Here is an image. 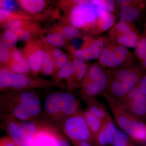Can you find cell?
<instances>
[{"label": "cell", "instance_id": "obj_19", "mask_svg": "<svg viewBox=\"0 0 146 146\" xmlns=\"http://www.w3.org/2000/svg\"><path fill=\"white\" fill-rule=\"evenodd\" d=\"M84 115L95 142V138L100 130L104 121L86 109L84 112Z\"/></svg>", "mask_w": 146, "mask_h": 146}, {"label": "cell", "instance_id": "obj_17", "mask_svg": "<svg viewBox=\"0 0 146 146\" xmlns=\"http://www.w3.org/2000/svg\"><path fill=\"white\" fill-rule=\"evenodd\" d=\"M96 8L98 19L94 31L95 34H99L106 31L113 25L115 17L114 14L107 11L98 7Z\"/></svg>", "mask_w": 146, "mask_h": 146}, {"label": "cell", "instance_id": "obj_12", "mask_svg": "<svg viewBox=\"0 0 146 146\" xmlns=\"http://www.w3.org/2000/svg\"><path fill=\"white\" fill-rule=\"evenodd\" d=\"M146 6L145 1H131L130 4L119 8L120 21L131 24L141 16V12Z\"/></svg>", "mask_w": 146, "mask_h": 146}, {"label": "cell", "instance_id": "obj_16", "mask_svg": "<svg viewBox=\"0 0 146 146\" xmlns=\"http://www.w3.org/2000/svg\"><path fill=\"white\" fill-rule=\"evenodd\" d=\"M110 36L111 41L126 48L136 47L141 38L136 30L129 33L122 34L112 29Z\"/></svg>", "mask_w": 146, "mask_h": 146}, {"label": "cell", "instance_id": "obj_1", "mask_svg": "<svg viewBox=\"0 0 146 146\" xmlns=\"http://www.w3.org/2000/svg\"><path fill=\"white\" fill-rule=\"evenodd\" d=\"M143 76V70L138 67L126 65L112 72L109 85L103 95L119 101L138 85Z\"/></svg>", "mask_w": 146, "mask_h": 146}, {"label": "cell", "instance_id": "obj_33", "mask_svg": "<svg viewBox=\"0 0 146 146\" xmlns=\"http://www.w3.org/2000/svg\"><path fill=\"white\" fill-rule=\"evenodd\" d=\"M14 116L17 119L22 121H27L32 118L28 112L21 104L15 106L13 110Z\"/></svg>", "mask_w": 146, "mask_h": 146}, {"label": "cell", "instance_id": "obj_39", "mask_svg": "<svg viewBox=\"0 0 146 146\" xmlns=\"http://www.w3.org/2000/svg\"><path fill=\"white\" fill-rule=\"evenodd\" d=\"M67 56L64 54H62L59 57L54 60V64L56 67L59 69L63 68L68 62Z\"/></svg>", "mask_w": 146, "mask_h": 146}, {"label": "cell", "instance_id": "obj_37", "mask_svg": "<svg viewBox=\"0 0 146 146\" xmlns=\"http://www.w3.org/2000/svg\"><path fill=\"white\" fill-rule=\"evenodd\" d=\"M1 8L11 12L16 10V3L13 1H1Z\"/></svg>", "mask_w": 146, "mask_h": 146}, {"label": "cell", "instance_id": "obj_21", "mask_svg": "<svg viewBox=\"0 0 146 146\" xmlns=\"http://www.w3.org/2000/svg\"><path fill=\"white\" fill-rule=\"evenodd\" d=\"M18 3L25 10L31 13L39 12L45 5L44 1L42 0H21Z\"/></svg>", "mask_w": 146, "mask_h": 146}, {"label": "cell", "instance_id": "obj_36", "mask_svg": "<svg viewBox=\"0 0 146 146\" xmlns=\"http://www.w3.org/2000/svg\"><path fill=\"white\" fill-rule=\"evenodd\" d=\"M11 31L15 34L17 39L23 41L27 40L31 36V33L29 31L22 29L21 27L14 29Z\"/></svg>", "mask_w": 146, "mask_h": 146}, {"label": "cell", "instance_id": "obj_26", "mask_svg": "<svg viewBox=\"0 0 146 146\" xmlns=\"http://www.w3.org/2000/svg\"><path fill=\"white\" fill-rule=\"evenodd\" d=\"M94 39L90 36H80L79 35L73 39L72 47L74 50V52L88 47L93 42Z\"/></svg>", "mask_w": 146, "mask_h": 146}, {"label": "cell", "instance_id": "obj_28", "mask_svg": "<svg viewBox=\"0 0 146 146\" xmlns=\"http://www.w3.org/2000/svg\"><path fill=\"white\" fill-rule=\"evenodd\" d=\"M17 39L13 32L7 31L2 35L1 45L8 50L16 46Z\"/></svg>", "mask_w": 146, "mask_h": 146}, {"label": "cell", "instance_id": "obj_18", "mask_svg": "<svg viewBox=\"0 0 146 146\" xmlns=\"http://www.w3.org/2000/svg\"><path fill=\"white\" fill-rule=\"evenodd\" d=\"M44 52L41 48H36L28 54L27 60L31 70L36 74L42 68Z\"/></svg>", "mask_w": 146, "mask_h": 146}, {"label": "cell", "instance_id": "obj_23", "mask_svg": "<svg viewBox=\"0 0 146 146\" xmlns=\"http://www.w3.org/2000/svg\"><path fill=\"white\" fill-rule=\"evenodd\" d=\"M74 68V78L77 81H80L85 78L87 72V66L83 60L76 58L73 61Z\"/></svg>", "mask_w": 146, "mask_h": 146}, {"label": "cell", "instance_id": "obj_32", "mask_svg": "<svg viewBox=\"0 0 146 146\" xmlns=\"http://www.w3.org/2000/svg\"><path fill=\"white\" fill-rule=\"evenodd\" d=\"M135 48V52L138 59L141 61L146 56V34L144 33L139 40Z\"/></svg>", "mask_w": 146, "mask_h": 146}, {"label": "cell", "instance_id": "obj_27", "mask_svg": "<svg viewBox=\"0 0 146 146\" xmlns=\"http://www.w3.org/2000/svg\"><path fill=\"white\" fill-rule=\"evenodd\" d=\"M54 61L53 58L48 52H44V59L42 65V71L46 75H50L54 70Z\"/></svg>", "mask_w": 146, "mask_h": 146}, {"label": "cell", "instance_id": "obj_24", "mask_svg": "<svg viewBox=\"0 0 146 146\" xmlns=\"http://www.w3.org/2000/svg\"><path fill=\"white\" fill-rule=\"evenodd\" d=\"M11 67L13 72L19 74H29L31 70L27 60L24 57L20 60H12Z\"/></svg>", "mask_w": 146, "mask_h": 146}, {"label": "cell", "instance_id": "obj_11", "mask_svg": "<svg viewBox=\"0 0 146 146\" xmlns=\"http://www.w3.org/2000/svg\"><path fill=\"white\" fill-rule=\"evenodd\" d=\"M106 39L101 37L95 39L88 47L74 52L75 56L84 60H94L99 58L106 44Z\"/></svg>", "mask_w": 146, "mask_h": 146}, {"label": "cell", "instance_id": "obj_44", "mask_svg": "<svg viewBox=\"0 0 146 146\" xmlns=\"http://www.w3.org/2000/svg\"><path fill=\"white\" fill-rule=\"evenodd\" d=\"M58 146H71L68 140L64 136L58 134Z\"/></svg>", "mask_w": 146, "mask_h": 146}, {"label": "cell", "instance_id": "obj_25", "mask_svg": "<svg viewBox=\"0 0 146 146\" xmlns=\"http://www.w3.org/2000/svg\"><path fill=\"white\" fill-rule=\"evenodd\" d=\"M101 65L94 64L92 65L88 71L85 78L84 79L82 85L87 82L94 81L99 78L104 72Z\"/></svg>", "mask_w": 146, "mask_h": 146}, {"label": "cell", "instance_id": "obj_6", "mask_svg": "<svg viewBox=\"0 0 146 146\" xmlns=\"http://www.w3.org/2000/svg\"><path fill=\"white\" fill-rule=\"evenodd\" d=\"M70 19L72 26L77 28L94 29L98 19L96 7L91 3L76 5L71 11Z\"/></svg>", "mask_w": 146, "mask_h": 146}, {"label": "cell", "instance_id": "obj_46", "mask_svg": "<svg viewBox=\"0 0 146 146\" xmlns=\"http://www.w3.org/2000/svg\"><path fill=\"white\" fill-rule=\"evenodd\" d=\"M62 54H63V53L61 50L58 48L55 49L52 52V57L53 58L54 60L56 59Z\"/></svg>", "mask_w": 146, "mask_h": 146}, {"label": "cell", "instance_id": "obj_31", "mask_svg": "<svg viewBox=\"0 0 146 146\" xmlns=\"http://www.w3.org/2000/svg\"><path fill=\"white\" fill-rule=\"evenodd\" d=\"M58 76L60 78L72 79L74 78V68L73 63L68 62L60 69L57 73Z\"/></svg>", "mask_w": 146, "mask_h": 146}, {"label": "cell", "instance_id": "obj_41", "mask_svg": "<svg viewBox=\"0 0 146 146\" xmlns=\"http://www.w3.org/2000/svg\"><path fill=\"white\" fill-rule=\"evenodd\" d=\"M11 56L12 57V60H20L21 58H23V54L21 51L18 50L16 49H14L11 52Z\"/></svg>", "mask_w": 146, "mask_h": 146}, {"label": "cell", "instance_id": "obj_34", "mask_svg": "<svg viewBox=\"0 0 146 146\" xmlns=\"http://www.w3.org/2000/svg\"><path fill=\"white\" fill-rule=\"evenodd\" d=\"M80 31L75 27L67 26L64 27L61 31V35L68 40H73L80 35Z\"/></svg>", "mask_w": 146, "mask_h": 146}, {"label": "cell", "instance_id": "obj_38", "mask_svg": "<svg viewBox=\"0 0 146 146\" xmlns=\"http://www.w3.org/2000/svg\"><path fill=\"white\" fill-rule=\"evenodd\" d=\"M10 54L8 49L1 45L0 47V61L1 63H5L9 59Z\"/></svg>", "mask_w": 146, "mask_h": 146}, {"label": "cell", "instance_id": "obj_35", "mask_svg": "<svg viewBox=\"0 0 146 146\" xmlns=\"http://www.w3.org/2000/svg\"><path fill=\"white\" fill-rule=\"evenodd\" d=\"M46 41L50 44L56 47L62 46L64 44L63 36L61 34L57 33L48 35L46 37Z\"/></svg>", "mask_w": 146, "mask_h": 146}, {"label": "cell", "instance_id": "obj_13", "mask_svg": "<svg viewBox=\"0 0 146 146\" xmlns=\"http://www.w3.org/2000/svg\"><path fill=\"white\" fill-rule=\"evenodd\" d=\"M7 129L11 139L18 146H30L32 137L27 134L19 123L14 121L9 122Z\"/></svg>", "mask_w": 146, "mask_h": 146}, {"label": "cell", "instance_id": "obj_15", "mask_svg": "<svg viewBox=\"0 0 146 146\" xmlns=\"http://www.w3.org/2000/svg\"><path fill=\"white\" fill-rule=\"evenodd\" d=\"M29 113L31 117L39 115L42 108V102L31 92H25L21 94L19 103Z\"/></svg>", "mask_w": 146, "mask_h": 146}, {"label": "cell", "instance_id": "obj_45", "mask_svg": "<svg viewBox=\"0 0 146 146\" xmlns=\"http://www.w3.org/2000/svg\"><path fill=\"white\" fill-rule=\"evenodd\" d=\"M74 146H95L88 141H72Z\"/></svg>", "mask_w": 146, "mask_h": 146}, {"label": "cell", "instance_id": "obj_4", "mask_svg": "<svg viewBox=\"0 0 146 146\" xmlns=\"http://www.w3.org/2000/svg\"><path fill=\"white\" fill-rule=\"evenodd\" d=\"M64 132L72 141H86L95 145V140L82 113L78 111L67 118L63 125Z\"/></svg>", "mask_w": 146, "mask_h": 146}, {"label": "cell", "instance_id": "obj_42", "mask_svg": "<svg viewBox=\"0 0 146 146\" xmlns=\"http://www.w3.org/2000/svg\"><path fill=\"white\" fill-rule=\"evenodd\" d=\"M0 16H1V22H2L4 20L7 19L11 16V12L4 9L1 8L0 9Z\"/></svg>", "mask_w": 146, "mask_h": 146}, {"label": "cell", "instance_id": "obj_8", "mask_svg": "<svg viewBox=\"0 0 146 146\" xmlns=\"http://www.w3.org/2000/svg\"><path fill=\"white\" fill-rule=\"evenodd\" d=\"M112 72L104 71L99 78L82 85V96L86 102L101 94H104L108 89L112 78Z\"/></svg>", "mask_w": 146, "mask_h": 146}, {"label": "cell", "instance_id": "obj_2", "mask_svg": "<svg viewBox=\"0 0 146 146\" xmlns=\"http://www.w3.org/2000/svg\"><path fill=\"white\" fill-rule=\"evenodd\" d=\"M111 107L115 121L120 129L134 141L146 142V125L123 108L117 101L104 96Z\"/></svg>", "mask_w": 146, "mask_h": 146}, {"label": "cell", "instance_id": "obj_43", "mask_svg": "<svg viewBox=\"0 0 146 146\" xmlns=\"http://www.w3.org/2000/svg\"><path fill=\"white\" fill-rule=\"evenodd\" d=\"M138 86L141 91L146 95V75L141 78L138 84Z\"/></svg>", "mask_w": 146, "mask_h": 146}, {"label": "cell", "instance_id": "obj_48", "mask_svg": "<svg viewBox=\"0 0 146 146\" xmlns=\"http://www.w3.org/2000/svg\"></svg>", "mask_w": 146, "mask_h": 146}, {"label": "cell", "instance_id": "obj_30", "mask_svg": "<svg viewBox=\"0 0 146 146\" xmlns=\"http://www.w3.org/2000/svg\"><path fill=\"white\" fill-rule=\"evenodd\" d=\"M19 123L24 131L32 137L41 129L35 123L29 120L23 121Z\"/></svg>", "mask_w": 146, "mask_h": 146}, {"label": "cell", "instance_id": "obj_47", "mask_svg": "<svg viewBox=\"0 0 146 146\" xmlns=\"http://www.w3.org/2000/svg\"><path fill=\"white\" fill-rule=\"evenodd\" d=\"M141 62L142 63V68L146 70V56L144 59L141 60Z\"/></svg>", "mask_w": 146, "mask_h": 146}, {"label": "cell", "instance_id": "obj_7", "mask_svg": "<svg viewBox=\"0 0 146 146\" xmlns=\"http://www.w3.org/2000/svg\"><path fill=\"white\" fill-rule=\"evenodd\" d=\"M118 102L123 108L138 119L146 117V95L141 91L138 84Z\"/></svg>", "mask_w": 146, "mask_h": 146}, {"label": "cell", "instance_id": "obj_14", "mask_svg": "<svg viewBox=\"0 0 146 146\" xmlns=\"http://www.w3.org/2000/svg\"><path fill=\"white\" fill-rule=\"evenodd\" d=\"M30 146H58V134L48 128H41L33 136Z\"/></svg>", "mask_w": 146, "mask_h": 146}, {"label": "cell", "instance_id": "obj_29", "mask_svg": "<svg viewBox=\"0 0 146 146\" xmlns=\"http://www.w3.org/2000/svg\"><path fill=\"white\" fill-rule=\"evenodd\" d=\"M116 1L112 0H92L91 4L95 7H98L112 13L116 8Z\"/></svg>", "mask_w": 146, "mask_h": 146}, {"label": "cell", "instance_id": "obj_9", "mask_svg": "<svg viewBox=\"0 0 146 146\" xmlns=\"http://www.w3.org/2000/svg\"><path fill=\"white\" fill-rule=\"evenodd\" d=\"M29 79L25 75L19 74L12 71L1 69L0 72L1 89L13 88L16 89H24L29 84Z\"/></svg>", "mask_w": 146, "mask_h": 146}, {"label": "cell", "instance_id": "obj_3", "mask_svg": "<svg viewBox=\"0 0 146 146\" xmlns=\"http://www.w3.org/2000/svg\"><path fill=\"white\" fill-rule=\"evenodd\" d=\"M79 103L73 95L66 92L54 93L45 100L44 108L48 114L52 116H68L78 108Z\"/></svg>", "mask_w": 146, "mask_h": 146}, {"label": "cell", "instance_id": "obj_10", "mask_svg": "<svg viewBox=\"0 0 146 146\" xmlns=\"http://www.w3.org/2000/svg\"><path fill=\"white\" fill-rule=\"evenodd\" d=\"M116 129L115 123L108 113L95 138L96 146H111L115 138Z\"/></svg>", "mask_w": 146, "mask_h": 146}, {"label": "cell", "instance_id": "obj_20", "mask_svg": "<svg viewBox=\"0 0 146 146\" xmlns=\"http://www.w3.org/2000/svg\"><path fill=\"white\" fill-rule=\"evenodd\" d=\"M87 103L86 109L104 121L109 113L102 104L98 101L96 98L90 100Z\"/></svg>", "mask_w": 146, "mask_h": 146}, {"label": "cell", "instance_id": "obj_40", "mask_svg": "<svg viewBox=\"0 0 146 146\" xmlns=\"http://www.w3.org/2000/svg\"><path fill=\"white\" fill-rule=\"evenodd\" d=\"M0 146H18L9 137H4L1 139Z\"/></svg>", "mask_w": 146, "mask_h": 146}, {"label": "cell", "instance_id": "obj_5", "mask_svg": "<svg viewBox=\"0 0 146 146\" xmlns=\"http://www.w3.org/2000/svg\"><path fill=\"white\" fill-rule=\"evenodd\" d=\"M130 56L127 48L112 41L106 44L99 58L102 67L115 68L126 63Z\"/></svg>", "mask_w": 146, "mask_h": 146}, {"label": "cell", "instance_id": "obj_22", "mask_svg": "<svg viewBox=\"0 0 146 146\" xmlns=\"http://www.w3.org/2000/svg\"><path fill=\"white\" fill-rule=\"evenodd\" d=\"M133 141L124 131L117 128L111 146H136Z\"/></svg>", "mask_w": 146, "mask_h": 146}]
</instances>
